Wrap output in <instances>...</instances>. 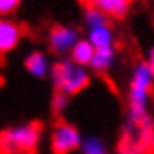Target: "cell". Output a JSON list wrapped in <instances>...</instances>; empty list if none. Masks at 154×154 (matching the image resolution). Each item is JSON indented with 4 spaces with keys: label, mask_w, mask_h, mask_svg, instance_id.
Returning <instances> with one entry per match:
<instances>
[{
    "label": "cell",
    "mask_w": 154,
    "mask_h": 154,
    "mask_svg": "<svg viewBox=\"0 0 154 154\" xmlns=\"http://www.w3.org/2000/svg\"><path fill=\"white\" fill-rule=\"evenodd\" d=\"M23 39V27L8 17H0V54H8L19 48Z\"/></svg>",
    "instance_id": "obj_7"
},
{
    "label": "cell",
    "mask_w": 154,
    "mask_h": 154,
    "mask_svg": "<svg viewBox=\"0 0 154 154\" xmlns=\"http://www.w3.org/2000/svg\"><path fill=\"white\" fill-rule=\"evenodd\" d=\"M146 154H154V131H152V136H150V140H148V152Z\"/></svg>",
    "instance_id": "obj_18"
},
{
    "label": "cell",
    "mask_w": 154,
    "mask_h": 154,
    "mask_svg": "<svg viewBox=\"0 0 154 154\" xmlns=\"http://www.w3.org/2000/svg\"><path fill=\"white\" fill-rule=\"evenodd\" d=\"M23 0H0V17H8L21 6Z\"/></svg>",
    "instance_id": "obj_16"
},
{
    "label": "cell",
    "mask_w": 154,
    "mask_h": 154,
    "mask_svg": "<svg viewBox=\"0 0 154 154\" xmlns=\"http://www.w3.org/2000/svg\"><path fill=\"white\" fill-rule=\"evenodd\" d=\"M134 0H84V6L97 8L99 12H103L107 19H123L130 12Z\"/></svg>",
    "instance_id": "obj_8"
},
{
    "label": "cell",
    "mask_w": 154,
    "mask_h": 154,
    "mask_svg": "<svg viewBox=\"0 0 154 154\" xmlns=\"http://www.w3.org/2000/svg\"><path fill=\"white\" fill-rule=\"evenodd\" d=\"M49 78H51L56 93L66 97H74L78 93H82L91 84V70L74 64L70 58H60L58 62L51 64Z\"/></svg>",
    "instance_id": "obj_2"
},
{
    "label": "cell",
    "mask_w": 154,
    "mask_h": 154,
    "mask_svg": "<svg viewBox=\"0 0 154 154\" xmlns=\"http://www.w3.org/2000/svg\"><path fill=\"white\" fill-rule=\"evenodd\" d=\"M115 60H117V51H115V48L95 49V54H93V60H91L88 68H91L93 72L103 74V72H109L113 66H115Z\"/></svg>",
    "instance_id": "obj_11"
},
{
    "label": "cell",
    "mask_w": 154,
    "mask_h": 154,
    "mask_svg": "<svg viewBox=\"0 0 154 154\" xmlns=\"http://www.w3.org/2000/svg\"><path fill=\"white\" fill-rule=\"evenodd\" d=\"M154 86V76L146 62H138L131 70L130 76V91H128V117L130 121H140V119L150 117L148 105H150V95Z\"/></svg>",
    "instance_id": "obj_1"
},
{
    "label": "cell",
    "mask_w": 154,
    "mask_h": 154,
    "mask_svg": "<svg viewBox=\"0 0 154 154\" xmlns=\"http://www.w3.org/2000/svg\"><path fill=\"white\" fill-rule=\"evenodd\" d=\"M93 54H95L93 45H91L86 39H78V41H76V45L72 48V51L68 54V58H70L74 64L88 68V64H91V60H93Z\"/></svg>",
    "instance_id": "obj_12"
},
{
    "label": "cell",
    "mask_w": 154,
    "mask_h": 154,
    "mask_svg": "<svg viewBox=\"0 0 154 154\" xmlns=\"http://www.w3.org/2000/svg\"><path fill=\"white\" fill-rule=\"evenodd\" d=\"M23 66L33 78H45L49 76V70H51V62H49L48 54L41 49H33L31 54H27L23 60Z\"/></svg>",
    "instance_id": "obj_9"
},
{
    "label": "cell",
    "mask_w": 154,
    "mask_h": 154,
    "mask_svg": "<svg viewBox=\"0 0 154 154\" xmlns=\"http://www.w3.org/2000/svg\"><path fill=\"white\" fill-rule=\"evenodd\" d=\"M80 154H107V146L101 138L91 136V138H84L80 144Z\"/></svg>",
    "instance_id": "obj_14"
},
{
    "label": "cell",
    "mask_w": 154,
    "mask_h": 154,
    "mask_svg": "<svg viewBox=\"0 0 154 154\" xmlns=\"http://www.w3.org/2000/svg\"><path fill=\"white\" fill-rule=\"evenodd\" d=\"M80 39V31L74 25H54L48 33V48L60 58H68L72 48Z\"/></svg>",
    "instance_id": "obj_6"
},
{
    "label": "cell",
    "mask_w": 154,
    "mask_h": 154,
    "mask_svg": "<svg viewBox=\"0 0 154 154\" xmlns=\"http://www.w3.org/2000/svg\"><path fill=\"white\" fill-rule=\"evenodd\" d=\"M82 25L86 27V31L91 29H99V27H105V25H111L109 19H107L103 12H99L97 8H91V6H84L82 11Z\"/></svg>",
    "instance_id": "obj_13"
},
{
    "label": "cell",
    "mask_w": 154,
    "mask_h": 154,
    "mask_svg": "<svg viewBox=\"0 0 154 154\" xmlns=\"http://www.w3.org/2000/svg\"><path fill=\"white\" fill-rule=\"evenodd\" d=\"M68 101H70V97L54 93V97H51V111H54L56 115H62V113L66 111V107H68Z\"/></svg>",
    "instance_id": "obj_15"
},
{
    "label": "cell",
    "mask_w": 154,
    "mask_h": 154,
    "mask_svg": "<svg viewBox=\"0 0 154 154\" xmlns=\"http://www.w3.org/2000/svg\"><path fill=\"white\" fill-rule=\"evenodd\" d=\"M146 66L150 68V72H152V76H154V48H150V51H148V58H146Z\"/></svg>",
    "instance_id": "obj_17"
},
{
    "label": "cell",
    "mask_w": 154,
    "mask_h": 154,
    "mask_svg": "<svg viewBox=\"0 0 154 154\" xmlns=\"http://www.w3.org/2000/svg\"><path fill=\"white\" fill-rule=\"evenodd\" d=\"M154 131V119L152 115L140 121H130L125 119L123 130L117 142L119 154H146L148 152V140Z\"/></svg>",
    "instance_id": "obj_4"
},
{
    "label": "cell",
    "mask_w": 154,
    "mask_h": 154,
    "mask_svg": "<svg viewBox=\"0 0 154 154\" xmlns=\"http://www.w3.org/2000/svg\"><path fill=\"white\" fill-rule=\"evenodd\" d=\"M86 41L93 45V49H105V48H115V31L111 25L99 27V29H91Z\"/></svg>",
    "instance_id": "obj_10"
},
{
    "label": "cell",
    "mask_w": 154,
    "mask_h": 154,
    "mask_svg": "<svg viewBox=\"0 0 154 154\" xmlns=\"http://www.w3.org/2000/svg\"><path fill=\"white\" fill-rule=\"evenodd\" d=\"M41 123L29 121L0 131V154H37L41 142Z\"/></svg>",
    "instance_id": "obj_3"
},
{
    "label": "cell",
    "mask_w": 154,
    "mask_h": 154,
    "mask_svg": "<svg viewBox=\"0 0 154 154\" xmlns=\"http://www.w3.org/2000/svg\"><path fill=\"white\" fill-rule=\"evenodd\" d=\"M80 144H82V136L76 125L68 121H60L54 125L49 136V148L54 154H72L80 148Z\"/></svg>",
    "instance_id": "obj_5"
}]
</instances>
